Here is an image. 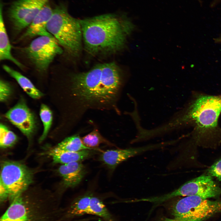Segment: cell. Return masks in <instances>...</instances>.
<instances>
[{
  "mask_svg": "<svg viewBox=\"0 0 221 221\" xmlns=\"http://www.w3.org/2000/svg\"><path fill=\"white\" fill-rule=\"evenodd\" d=\"M161 221H181L180 220H178L175 218L174 219H171L168 218H165L162 219Z\"/></svg>",
  "mask_w": 221,
  "mask_h": 221,
  "instance_id": "obj_27",
  "label": "cell"
},
{
  "mask_svg": "<svg viewBox=\"0 0 221 221\" xmlns=\"http://www.w3.org/2000/svg\"><path fill=\"white\" fill-rule=\"evenodd\" d=\"M52 10L48 4H45L19 40L31 38L37 36L53 37L47 29V24L52 15Z\"/></svg>",
  "mask_w": 221,
  "mask_h": 221,
  "instance_id": "obj_12",
  "label": "cell"
},
{
  "mask_svg": "<svg viewBox=\"0 0 221 221\" xmlns=\"http://www.w3.org/2000/svg\"><path fill=\"white\" fill-rule=\"evenodd\" d=\"M3 68L16 81L23 90L31 98L37 99L42 96L43 93L35 86L29 79L21 73L6 65L3 66Z\"/></svg>",
  "mask_w": 221,
  "mask_h": 221,
  "instance_id": "obj_18",
  "label": "cell"
},
{
  "mask_svg": "<svg viewBox=\"0 0 221 221\" xmlns=\"http://www.w3.org/2000/svg\"><path fill=\"white\" fill-rule=\"evenodd\" d=\"M40 116L43 126V130L39 139L42 142L46 137L51 128L52 121V114L48 107L45 104L41 105L40 110Z\"/></svg>",
  "mask_w": 221,
  "mask_h": 221,
  "instance_id": "obj_22",
  "label": "cell"
},
{
  "mask_svg": "<svg viewBox=\"0 0 221 221\" xmlns=\"http://www.w3.org/2000/svg\"><path fill=\"white\" fill-rule=\"evenodd\" d=\"M7 199H9V194L8 191L4 185L0 182V199L1 202H3Z\"/></svg>",
  "mask_w": 221,
  "mask_h": 221,
  "instance_id": "obj_26",
  "label": "cell"
},
{
  "mask_svg": "<svg viewBox=\"0 0 221 221\" xmlns=\"http://www.w3.org/2000/svg\"><path fill=\"white\" fill-rule=\"evenodd\" d=\"M17 137L5 125H0V146L2 148H7L14 145L17 141Z\"/></svg>",
  "mask_w": 221,
  "mask_h": 221,
  "instance_id": "obj_23",
  "label": "cell"
},
{
  "mask_svg": "<svg viewBox=\"0 0 221 221\" xmlns=\"http://www.w3.org/2000/svg\"><path fill=\"white\" fill-rule=\"evenodd\" d=\"M24 50L28 58L40 72L46 71L55 58L63 52L54 37L46 36L36 37Z\"/></svg>",
  "mask_w": 221,
  "mask_h": 221,
  "instance_id": "obj_9",
  "label": "cell"
},
{
  "mask_svg": "<svg viewBox=\"0 0 221 221\" xmlns=\"http://www.w3.org/2000/svg\"><path fill=\"white\" fill-rule=\"evenodd\" d=\"M92 195L87 193L75 199L67 208L65 216L69 220L72 219L88 214L91 200Z\"/></svg>",
  "mask_w": 221,
  "mask_h": 221,
  "instance_id": "obj_17",
  "label": "cell"
},
{
  "mask_svg": "<svg viewBox=\"0 0 221 221\" xmlns=\"http://www.w3.org/2000/svg\"><path fill=\"white\" fill-rule=\"evenodd\" d=\"M5 116L27 138H30L34 134L36 119L24 101H19L6 112Z\"/></svg>",
  "mask_w": 221,
  "mask_h": 221,
  "instance_id": "obj_10",
  "label": "cell"
},
{
  "mask_svg": "<svg viewBox=\"0 0 221 221\" xmlns=\"http://www.w3.org/2000/svg\"><path fill=\"white\" fill-rule=\"evenodd\" d=\"M48 0H17L13 2L9 9L8 15L13 24L23 18L35 7L45 5Z\"/></svg>",
  "mask_w": 221,
  "mask_h": 221,
  "instance_id": "obj_15",
  "label": "cell"
},
{
  "mask_svg": "<svg viewBox=\"0 0 221 221\" xmlns=\"http://www.w3.org/2000/svg\"><path fill=\"white\" fill-rule=\"evenodd\" d=\"M89 209V215L97 216L105 221H116L103 202L96 197L92 196Z\"/></svg>",
  "mask_w": 221,
  "mask_h": 221,
  "instance_id": "obj_19",
  "label": "cell"
},
{
  "mask_svg": "<svg viewBox=\"0 0 221 221\" xmlns=\"http://www.w3.org/2000/svg\"><path fill=\"white\" fill-rule=\"evenodd\" d=\"M0 221H68L54 195L28 188L11 200Z\"/></svg>",
  "mask_w": 221,
  "mask_h": 221,
  "instance_id": "obj_4",
  "label": "cell"
},
{
  "mask_svg": "<svg viewBox=\"0 0 221 221\" xmlns=\"http://www.w3.org/2000/svg\"><path fill=\"white\" fill-rule=\"evenodd\" d=\"M85 149L77 152H71L60 149L56 147L49 149L48 155L53 162L61 165L75 162H81L91 156L94 151Z\"/></svg>",
  "mask_w": 221,
  "mask_h": 221,
  "instance_id": "obj_14",
  "label": "cell"
},
{
  "mask_svg": "<svg viewBox=\"0 0 221 221\" xmlns=\"http://www.w3.org/2000/svg\"><path fill=\"white\" fill-rule=\"evenodd\" d=\"M33 177L32 171L21 162L12 161L2 162L0 182L6 188L10 201L28 188Z\"/></svg>",
  "mask_w": 221,
  "mask_h": 221,
  "instance_id": "obj_7",
  "label": "cell"
},
{
  "mask_svg": "<svg viewBox=\"0 0 221 221\" xmlns=\"http://www.w3.org/2000/svg\"><path fill=\"white\" fill-rule=\"evenodd\" d=\"M56 147L60 149L71 152L92 149L83 144L81 138L78 134L66 138Z\"/></svg>",
  "mask_w": 221,
  "mask_h": 221,
  "instance_id": "obj_20",
  "label": "cell"
},
{
  "mask_svg": "<svg viewBox=\"0 0 221 221\" xmlns=\"http://www.w3.org/2000/svg\"><path fill=\"white\" fill-rule=\"evenodd\" d=\"M165 142L142 147L126 149L107 150L100 155L99 159L108 168L114 169L120 163L129 158L146 151L166 147Z\"/></svg>",
  "mask_w": 221,
  "mask_h": 221,
  "instance_id": "obj_11",
  "label": "cell"
},
{
  "mask_svg": "<svg viewBox=\"0 0 221 221\" xmlns=\"http://www.w3.org/2000/svg\"><path fill=\"white\" fill-rule=\"evenodd\" d=\"M66 188H74L81 181L86 173L85 167L81 162L61 165L58 169Z\"/></svg>",
  "mask_w": 221,
  "mask_h": 221,
  "instance_id": "obj_13",
  "label": "cell"
},
{
  "mask_svg": "<svg viewBox=\"0 0 221 221\" xmlns=\"http://www.w3.org/2000/svg\"><path fill=\"white\" fill-rule=\"evenodd\" d=\"M79 21L85 48L93 55L120 50L134 28L125 14H107Z\"/></svg>",
  "mask_w": 221,
  "mask_h": 221,
  "instance_id": "obj_3",
  "label": "cell"
},
{
  "mask_svg": "<svg viewBox=\"0 0 221 221\" xmlns=\"http://www.w3.org/2000/svg\"><path fill=\"white\" fill-rule=\"evenodd\" d=\"M47 29L69 54L76 56L80 53L83 38L79 20L72 17L65 6L61 4L53 10Z\"/></svg>",
  "mask_w": 221,
  "mask_h": 221,
  "instance_id": "obj_5",
  "label": "cell"
},
{
  "mask_svg": "<svg viewBox=\"0 0 221 221\" xmlns=\"http://www.w3.org/2000/svg\"><path fill=\"white\" fill-rule=\"evenodd\" d=\"M81 139L85 146L92 149H96L101 144L113 145L103 137L96 127H94L90 132L82 137Z\"/></svg>",
  "mask_w": 221,
  "mask_h": 221,
  "instance_id": "obj_21",
  "label": "cell"
},
{
  "mask_svg": "<svg viewBox=\"0 0 221 221\" xmlns=\"http://www.w3.org/2000/svg\"><path fill=\"white\" fill-rule=\"evenodd\" d=\"M2 6L0 9V60L11 61L21 68L24 66L15 58L11 52V47L5 27L2 14Z\"/></svg>",
  "mask_w": 221,
  "mask_h": 221,
  "instance_id": "obj_16",
  "label": "cell"
},
{
  "mask_svg": "<svg viewBox=\"0 0 221 221\" xmlns=\"http://www.w3.org/2000/svg\"><path fill=\"white\" fill-rule=\"evenodd\" d=\"M221 94L194 92L181 108L155 130L161 137L189 129L191 130L184 138H190L199 145L214 147L221 143Z\"/></svg>",
  "mask_w": 221,
  "mask_h": 221,
  "instance_id": "obj_2",
  "label": "cell"
},
{
  "mask_svg": "<svg viewBox=\"0 0 221 221\" xmlns=\"http://www.w3.org/2000/svg\"><path fill=\"white\" fill-rule=\"evenodd\" d=\"M175 219L181 221H203L221 211V200L189 196L176 202L172 208Z\"/></svg>",
  "mask_w": 221,
  "mask_h": 221,
  "instance_id": "obj_6",
  "label": "cell"
},
{
  "mask_svg": "<svg viewBox=\"0 0 221 221\" xmlns=\"http://www.w3.org/2000/svg\"><path fill=\"white\" fill-rule=\"evenodd\" d=\"M12 90L10 84L6 81H0V101L4 102L7 100L10 95Z\"/></svg>",
  "mask_w": 221,
  "mask_h": 221,
  "instance_id": "obj_24",
  "label": "cell"
},
{
  "mask_svg": "<svg viewBox=\"0 0 221 221\" xmlns=\"http://www.w3.org/2000/svg\"><path fill=\"white\" fill-rule=\"evenodd\" d=\"M123 86L121 71L114 62L73 75L65 96L70 125H77L90 110H112L120 115L118 103Z\"/></svg>",
  "mask_w": 221,
  "mask_h": 221,
  "instance_id": "obj_1",
  "label": "cell"
},
{
  "mask_svg": "<svg viewBox=\"0 0 221 221\" xmlns=\"http://www.w3.org/2000/svg\"><path fill=\"white\" fill-rule=\"evenodd\" d=\"M208 173L211 176L221 181V158L215 162L208 169Z\"/></svg>",
  "mask_w": 221,
  "mask_h": 221,
  "instance_id": "obj_25",
  "label": "cell"
},
{
  "mask_svg": "<svg viewBox=\"0 0 221 221\" xmlns=\"http://www.w3.org/2000/svg\"><path fill=\"white\" fill-rule=\"evenodd\" d=\"M221 195V188L210 175H202L190 180L167 194L154 196L153 201L160 204L175 197L197 196L203 198L217 197Z\"/></svg>",
  "mask_w": 221,
  "mask_h": 221,
  "instance_id": "obj_8",
  "label": "cell"
}]
</instances>
